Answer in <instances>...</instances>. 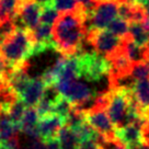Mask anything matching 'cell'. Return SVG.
I'll return each mask as SVG.
<instances>
[{
    "label": "cell",
    "mask_w": 149,
    "mask_h": 149,
    "mask_svg": "<svg viewBox=\"0 0 149 149\" xmlns=\"http://www.w3.org/2000/svg\"><path fill=\"white\" fill-rule=\"evenodd\" d=\"M88 40L99 54L107 55L109 57L115 54L123 43L122 37L116 36L109 30L90 31L88 34Z\"/></svg>",
    "instance_id": "cell-8"
},
{
    "label": "cell",
    "mask_w": 149,
    "mask_h": 149,
    "mask_svg": "<svg viewBox=\"0 0 149 149\" xmlns=\"http://www.w3.org/2000/svg\"><path fill=\"white\" fill-rule=\"evenodd\" d=\"M45 87L46 84L42 78H32L28 87L20 95V99L25 103L28 107H36L40 101L42 100Z\"/></svg>",
    "instance_id": "cell-11"
},
{
    "label": "cell",
    "mask_w": 149,
    "mask_h": 149,
    "mask_svg": "<svg viewBox=\"0 0 149 149\" xmlns=\"http://www.w3.org/2000/svg\"><path fill=\"white\" fill-rule=\"evenodd\" d=\"M120 15V5L113 0H103L88 13L89 31L107 30L113 20Z\"/></svg>",
    "instance_id": "cell-5"
},
{
    "label": "cell",
    "mask_w": 149,
    "mask_h": 149,
    "mask_svg": "<svg viewBox=\"0 0 149 149\" xmlns=\"http://www.w3.org/2000/svg\"><path fill=\"white\" fill-rule=\"evenodd\" d=\"M18 8V0H1L0 1V23L14 19Z\"/></svg>",
    "instance_id": "cell-18"
},
{
    "label": "cell",
    "mask_w": 149,
    "mask_h": 149,
    "mask_svg": "<svg viewBox=\"0 0 149 149\" xmlns=\"http://www.w3.org/2000/svg\"><path fill=\"white\" fill-rule=\"evenodd\" d=\"M18 1H21V0H18Z\"/></svg>",
    "instance_id": "cell-29"
},
{
    "label": "cell",
    "mask_w": 149,
    "mask_h": 149,
    "mask_svg": "<svg viewBox=\"0 0 149 149\" xmlns=\"http://www.w3.org/2000/svg\"><path fill=\"white\" fill-rule=\"evenodd\" d=\"M26 107H28L25 105V103L21 99H19L18 101L12 105V107H11V110L9 112V116L11 118V121L13 122L14 125H17L19 128H20V123L23 118ZM20 130H21V128H20Z\"/></svg>",
    "instance_id": "cell-20"
},
{
    "label": "cell",
    "mask_w": 149,
    "mask_h": 149,
    "mask_svg": "<svg viewBox=\"0 0 149 149\" xmlns=\"http://www.w3.org/2000/svg\"><path fill=\"white\" fill-rule=\"evenodd\" d=\"M115 137L127 149H132L144 143L143 128L139 124H127L115 128Z\"/></svg>",
    "instance_id": "cell-9"
},
{
    "label": "cell",
    "mask_w": 149,
    "mask_h": 149,
    "mask_svg": "<svg viewBox=\"0 0 149 149\" xmlns=\"http://www.w3.org/2000/svg\"><path fill=\"white\" fill-rule=\"evenodd\" d=\"M51 2L61 14L74 12L80 9V5L77 0H51Z\"/></svg>",
    "instance_id": "cell-21"
},
{
    "label": "cell",
    "mask_w": 149,
    "mask_h": 149,
    "mask_svg": "<svg viewBox=\"0 0 149 149\" xmlns=\"http://www.w3.org/2000/svg\"><path fill=\"white\" fill-rule=\"evenodd\" d=\"M35 41L31 30L18 26L11 35L0 45V54L8 69L12 70L26 64V59L34 55Z\"/></svg>",
    "instance_id": "cell-2"
},
{
    "label": "cell",
    "mask_w": 149,
    "mask_h": 149,
    "mask_svg": "<svg viewBox=\"0 0 149 149\" xmlns=\"http://www.w3.org/2000/svg\"><path fill=\"white\" fill-rule=\"evenodd\" d=\"M45 143H46V149H61V145L57 138L47 140Z\"/></svg>",
    "instance_id": "cell-25"
},
{
    "label": "cell",
    "mask_w": 149,
    "mask_h": 149,
    "mask_svg": "<svg viewBox=\"0 0 149 149\" xmlns=\"http://www.w3.org/2000/svg\"><path fill=\"white\" fill-rule=\"evenodd\" d=\"M144 12H145V15L149 18V0H147V3L144 7Z\"/></svg>",
    "instance_id": "cell-27"
},
{
    "label": "cell",
    "mask_w": 149,
    "mask_h": 149,
    "mask_svg": "<svg viewBox=\"0 0 149 149\" xmlns=\"http://www.w3.org/2000/svg\"><path fill=\"white\" fill-rule=\"evenodd\" d=\"M130 22L125 18H123L121 15H118L115 20H113L111 24L107 26V30L113 34H115L118 37H125L127 34H130Z\"/></svg>",
    "instance_id": "cell-16"
},
{
    "label": "cell",
    "mask_w": 149,
    "mask_h": 149,
    "mask_svg": "<svg viewBox=\"0 0 149 149\" xmlns=\"http://www.w3.org/2000/svg\"><path fill=\"white\" fill-rule=\"evenodd\" d=\"M130 3L136 6V7H139L144 10V7L147 3V0H130Z\"/></svg>",
    "instance_id": "cell-26"
},
{
    "label": "cell",
    "mask_w": 149,
    "mask_h": 149,
    "mask_svg": "<svg viewBox=\"0 0 149 149\" xmlns=\"http://www.w3.org/2000/svg\"><path fill=\"white\" fill-rule=\"evenodd\" d=\"M74 104L71 101H69L67 98L61 95V98L58 99L54 104L53 107V114H56L58 116L63 117L64 120H67L69 114L74 111Z\"/></svg>",
    "instance_id": "cell-17"
},
{
    "label": "cell",
    "mask_w": 149,
    "mask_h": 149,
    "mask_svg": "<svg viewBox=\"0 0 149 149\" xmlns=\"http://www.w3.org/2000/svg\"><path fill=\"white\" fill-rule=\"evenodd\" d=\"M112 64V69L114 70V72L117 77H123L130 74L132 68H133V63L130 61L128 56L126 55L125 51H118L110 56Z\"/></svg>",
    "instance_id": "cell-12"
},
{
    "label": "cell",
    "mask_w": 149,
    "mask_h": 149,
    "mask_svg": "<svg viewBox=\"0 0 149 149\" xmlns=\"http://www.w3.org/2000/svg\"><path fill=\"white\" fill-rule=\"evenodd\" d=\"M59 18V12L54 8V6L52 5L51 0L42 5V12H41V23L48 24L54 26L56 21Z\"/></svg>",
    "instance_id": "cell-19"
},
{
    "label": "cell",
    "mask_w": 149,
    "mask_h": 149,
    "mask_svg": "<svg viewBox=\"0 0 149 149\" xmlns=\"http://www.w3.org/2000/svg\"><path fill=\"white\" fill-rule=\"evenodd\" d=\"M77 55L79 61L80 78L84 77L88 80L95 81L111 72L112 64L110 59L99 54L98 52L80 53Z\"/></svg>",
    "instance_id": "cell-4"
},
{
    "label": "cell",
    "mask_w": 149,
    "mask_h": 149,
    "mask_svg": "<svg viewBox=\"0 0 149 149\" xmlns=\"http://www.w3.org/2000/svg\"><path fill=\"white\" fill-rule=\"evenodd\" d=\"M86 22L87 12L81 7L74 12L61 13L53 26L56 51L64 56L77 55L87 33Z\"/></svg>",
    "instance_id": "cell-1"
},
{
    "label": "cell",
    "mask_w": 149,
    "mask_h": 149,
    "mask_svg": "<svg viewBox=\"0 0 149 149\" xmlns=\"http://www.w3.org/2000/svg\"><path fill=\"white\" fill-rule=\"evenodd\" d=\"M124 51H125L126 55L128 56L130 61L133 64H137V63L148 61V56H147V53H146V48L137 45L130 38L128 41H126L125 45H124Z\"/></svg>",
    "instance_id": "cell-15"
},
{
    "label": "cell",
    "mask_w": 149,
    "mask_h": 149,
    "mask_svg": "<svg viewBox=\"0 0 149 149\" xmlns=\"http://www.w3.org/2000/svg\"><path fill=\"white\" fill-rule=\"evenodd\" d=\"M107 114L114 127L130 124V109L133 99L130 87H116L109 92Z\"/></svg>",
    "instance_id": "cell-3"
},
{
    "label": "cell",
    "mask_w": 149,
    "mask_h": 149,
    "mask_svg": "<svg viewBox=\"0 0 149 149\" xmlns=\"http://www.w3.org/2000/svg\"><path fill=\"white\" fill-rule=\"evenodd\" d=\"M57 139L61 145V149H78L80 144L79 137L70 127L67 125L63 126L58 133Z\"/></svg>",
    "instance_id": "cell-14"
},
{
    "label": "cell",
    "mask_w": 149,
    "mask_h": 149,
    "mask_svg": "<svg viewBox=\"0 0 149 149\" xmlns=\"http://www.w3.org/2000/svg\"><path fill=\"white\" fill-rule=\"evenodd\" d=\"M84 113L86 121L88 122L104 139L116 138L115 137V127L113 125L105 107L93 105L91 109L84 111Z\"/></svg>",
    "instance_id": "cell-7"
},
{
    "label": "cell",
    "mask_w": 149,
    "mask_h": 149,
    "mask_svg": "<svg viewBox=\"0 0 149 149\" xmlns=\"http://www.w3.org/2000/svg\"><path fill=\"white\" fill-rule=\"evenodd\" d=\"M128 35L130 40L140 47L146 48L149 45V30L143 21H132Z\"/></svg>",
    "instance_id": "cell-13"
},
{
    "label": "cell",
    "mask_w": 149,
    "mask_h": 149,
    "mask_svg": "<svg viewBox=\"0 0 149 149\" xmlns=\"http://www.w3.org/2000/svg\"><path fill=\"white\" fill-rule=\"evenodd\" d=\"M28 149H46V143L42 139H33Z\"/></svg>",
    "instance_id": "cell-24"
},
{
    "label": "cell",
    "mask_w": 149,
    "mask_h": 149,
    "mask_svg": "<svg viewBox=\"0 0 149 149\" xmlns=\"http://www.w3.org/2000/svg\"><path fill=\"white\" fill-rule=\"evenodd\" d=\"M35 1H37V2H38V3H41V5H44V3L48 2L49 0H35Z\"/></svg>",
    "instance_id": "cell-28"
},
{
    "label": "cell",
    "mask_w": 149,
    "mask_h": 149,
    "mask_svg": "<svg viewBox=\"0 0 149 149\" xmlns=\"http://www.w3.org/2000/svg\"><path fill=\"white\" fill-rule=\"evenodd\" d=\"M42 5L35 0H21L18 1V8L15 12V23L19 26L34 31L41 23Z\"/></svg>",
    "instance_id": "cell-6"
},
{
    "label": "cell",
    "mask_w": 149,
    "mask_h": 149,
    "mask_svg": "<svg viewBox=\"0 0 149 149\" xmlns=\"http://www.w3.org/2000/svg\"><path fill=\"white\" fill-rule=\"evenodd\" d=\"M78 149H101L98 140L95 139H87L80 141Z\"/></svg>",
    "instance_id": "cell-23"
},
{
    "label": "cell",
    "mask_w": 149,
    "mask_h": 149,
    "mask_svg": "<svg viewBox=\"0 0 149 149\" xmlns=\"http://www.w3.org/2000/svg\"><path fill=\"white\" fill-rule=\"evenodd\" d=\"M130 76L134 80L148 79L149 78V61H141L133 65Z\"/></svg>",
    "instance_id": "cell-22"
},
{
    "label": "cell",
    "mask_w": 149,
    "mask_h": 149,
    "mask_svg": "<svg viewBox=\"0 0 149 149\" xmlns=\"http://www.w3.org/2000/svg\"><path fill=\"white\" fill-rule=\"evenodd\" d=\"M66 125V121L56 114H51L41 117L38 122V133L41 139L44 141L57 138L59 130Z\"/></svg>",
    "instance_id": "cell-10"
}]
</instances>
